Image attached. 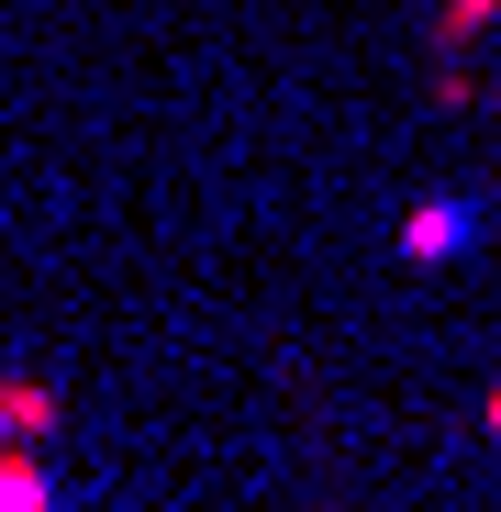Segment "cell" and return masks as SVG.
<instances>
[{
    "mask_svg": "<svg viewBox=\"0 0 501 512\" xmlns=\"http://www.w3.org/2000/svg\"><path fill=\"white\" fill-rule=\"evenodd\" d=\"M45 423H56V390H45V379H0V435H12V446H34Z\"/></svg>",
    "mask_w": 501,
    "mask_h": 512,
    "instance_id": "obj_2",
    "label": "cell"
},
{
    "mask_svg": "<svg viewBox=\"0 0 501 512\" xmlns=\"http://www.w3.org/2000/svg\"><path fill=\"white\" fill-rule=\"evenodd\" d=\"M56 501V479H45V457L34 446H12V435H0V512H45Z\"/></svg>",
    "mask_w": 501,
    "mask_h": 512,
    "instance_id": "obj_1",
    "label": "cell"
},
{
    "mask_svg": "<svg viewBox=\"0 0 501 512\" xmlns=\"http://www.w3.org/2000/svg\"><path fill=\"white\" fill-rule=\"evenodd\" d=\"M457 234H468V212H457V201H424V212L401 223V256H424V268H435V256H457Z\"/></svg>",
    "mask_w": 501,
    "mask_h": 512,
    "instance_id": "obj_3",
    "label": "cell"
},
{
    "mask_svg": "<svg viewBox=\"0 0 501 512\" xmlns=\"http://www.w3.org/2000/svg\"><path fill=\"white\" fill-rule=\"evenodd\" d=\"M490 23H501V0H446V12H435V56H468Z\"/></svg>",
    "mask_w": 501,
    "mask_h": 512,
    "instance_id": "obj_4",
    "label": "cell"
},
{
    "mask_svg": "<svg viewBox=\"0 0 501 512\" xmlns=\"http://www.w3.org/2000/svg\"><path fill=\"white\" fill-rule=\"evenodd\" d=\"M479 423H490V435H501V379H490V390H479Z\"/></svg>",
    "mask_w": 501,
    "mask_h": 512,
    "instance_id": "obj_5",
    "label": "cell"
}]
</instances>
